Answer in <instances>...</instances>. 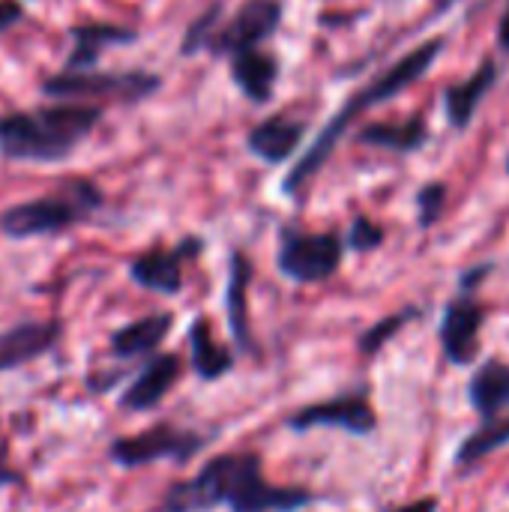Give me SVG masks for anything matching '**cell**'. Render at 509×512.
<instances>
[{"label":"cell","mask_w":509,"mask_h":512,"mask_svg":"<svg viewBox=\"0 0 509 512\" xmlns=\"http://www.w3.org/2000/svg\"><path fill=\"white\" fill-rule=\"evenodd\" d=\"M498 48H501L504 54H509V0L504 15H501V24H498Z\"/></svg>","instance_id":"30"},{"label":"cell","mask_w":509,"mask_h":512,"mask_svg":"<svg viewBox=\"0 0 509 512\" xmlns=\"http://www.w3.org/2000/svg\"><path fill=\"white\" fill-rule=\"evenodd\" d=\"M357 141L366 147H381L390 153H414L429 141V126L423 117H405V120H381L366 123L357 132Z\"/></svg>","instance_id":"21"},{"label":"cell","mask_w":509,"mask_h":512,"mask_svg":"<svg viewBox=\"0 0 509 512\" xmlns=\"http://www.w3.org/2000/svg\"><path fill=\"white\" fill-rule=\"evenodd\" d=\"M381 243H384V228H381L378 222H372V219H366V216L354 219V225H351V231H348V246H351V249H357V252H372V249H378Z\"/></svg>","instance_id":"27"},{"label":"cell","mask_w":509,"mask_h":512,"mask_svg":"<svg viewBox=\"0 0 509 512\" xmlns=\"http://www.w3.org/2000/svg\"><path fill=\"white\" fill-rule=\"evenodd\" d=\"M207 447V438L180 426H150L138 435H123L117 441H111L108 456L120 465V468H141V465H153V462H189L195 459L201 450Z\"/></svg>","instance_id":"7"},{"label":"cell","mask_w":509,"mask_h":512,"mask_svg":"<svg viewBox=\"0 0 509 512\" xmlns=\"http://www.w3.org/2000/svg\"><path fill=\"white\" fill-rule=\"evenodd\" d=\"M468 399L483 420L509 414V363L501 360L483 363L468 384Z\"/></svg>","instance_id":"20"},{"label":"cell","mask_w":509,"mask_h":512,"mask_svg":"<svg viewBox=\"0 0 509 512\" xmlns=\"http://www.w3.org/2000/svg\"><path fill=\"white\" fill-rule=\"evenodd\" d=\"M249 282H252V261L243 252H234L231 267H228L225 312H228V327L234 333V342L243 351L255 348V339H252V330H249Z\"/></svg>","instance_id":"17"},{"label":"cell","mask_w":509,"mask_h":512,"mask_svg":"<svg viewBox=\"0 0 509 512\" xmlns=\"http://www.w3.org/2000/svg\"><path fill=\"white\" fill-rule=\"evenodd\" d=\"M315 501L300 486H276L264 477L255 453H225L210 459L192 480L174 483L156 512H297Z\"/></svg>","instance_id":"1"},{"label":"cell","mask_w":509,"mask_h":512,"mask_svg":"<svg viewBox=\"0 0 509 512\" xmlns=\"http://www.w3.org/2000/svg\"><path fill=\"white\" fill-rule=\"evenodd\" d=\"M390 512H438V498H420V501H411V504H402Z\"/></svg>","instance_id":"29"},{"label":"cell","mask_w":509,"mask_h":512,"mask_svg":"<svg viewBox=\"0 0 509 512\" xmlns=\"http://www.w3.org/2000/svg\"><path fill=\"white\" fill-rule=\"evenodd\" d=\"M201 252V240L189 237L183 243H177L174 249H150L141 252L132 264H129V276L135 285H141L144 291L153 294H165L174 297L183 291V264L189 258H195Z\"/></svg>","instance_id":"10"},{"label":"cell","mask_w":509,"mask_h":512,"mask_svg":"<svg viewBox=\"0 0 509 512\" xmlns=\"http://www.w3.org/2000/svg\"><path fill=\"white\" fill-rule=\"evenodd\" d=\"M345 255V243L339 234H312V231H297V228H282L279 234V252L276 264L282 276L300 282V285H315L327 282Z\"/></svg>","instance_id":"6"},{"label":"cell","mask_w":509,"mask_h":512,"mask_svg":"<svg viewBox=\"0 0 509 512\" xmlns=\"http://www.w3.org/2000/svg\"><path fill=\"white\" fill-rule=\"evenodd\" d=\"M444 207H447V186L444 183H426L417 192V213H420L423 228H432L441 219Z\"/></svg>","instance_id":"26"},{"label":"cell","mask_w":509,"mask_h":512,"mask_svg":"<svg viewBox=\"0 0 509 512\" xmlns=\"http://www.w3.org/2000/svg\"><path fill=\"white\" fill-rule=\"evenodd\" d=\"M222 15H225L222 3H210V6L186 27L183 42H180V54H183V57H192V54H198V51H207L210 42L216 39L219 27H222Z\"/></svg>","instance_id":"24"},{"label":"cell","mask_w":509,"mask_h":512,"mask_svg":"<svg viewBox=\"0 0 509 512\" xmlns=\"http://www.w3.org/2000/svg\"><path fill=\"white\" fill-rule=\"evenodd\" d=\"M189 351H192V369L201 381H216L228 375L234 366V354L222 342H216L207 318H195V324L189 327Z\"/></svg>","instance_id":"22"},{"label":"cell","mask_w":509,"mask_h":512,"mask_svg":"<svg viewBox=\"0 0 509 512\" xmlns=\"http://www.w3.org/2000/svg\"><path fill=\"white\" fill-rule=\"evenodd\" d=\"M180 357L177 354H159L153 357L138 375L135 381L126 387V393L120 396V408L123 411H153L168 393L171 387L180 381Z\"/></svg>","instance_id":"14"},{"label":"cell","mask_w":509,"mask_h":512,"mask_svg":"<svg viewBox=\"0 0 509 512\" xmlns=\"http://www.w3.org/2000/svg\"><path fill=\"white\" fill-rule=\"evenodd\" d=\"M138 33L132 27H120V24H108V21H84L78 27H72V54L66 60V69H75V72H84L90 69L99 54L108 48V45H123V42H132Z\"/></svg>","instance_id":"18"},{"label":"cell","mask_w":509,"mask_h":512,"mask_svg":"<svg viewBox=\"0 0 509 512\" xmlns=\"http://www.w3.org/2000/svg\"><path fill=\"white\" fill-rule=\"evenodd\" d=\"M447 39L444 36H435V39H426L423 45H417L414 51H408L405 57H399L396 63H390L384 72H378L369 84H363L360 90H354L348 96V102L342 108H336V114L327 120V126L315 135V141L309 144V150L297 159V165L285 174L282 180V192L285 195H297L321 168L324 162L330 159V153L336 150V144L342 141V135L351 129V123L366 114L369 108L375 105H384L390 99H396L402 90H408L411 84H417L429 69L432 63L441 57Z\"/></svg>","instance_id":"2"},{"label":"cell","mask_w":509,"mask_h":512,"mask_svg":"<svg viewBox=\"0 0 509 512\" xmlns=\"http://www.w3.org/2000/svg\"><path fill=\"white\" fill-rule=\"evenodd\" d=\"M15 480H18V474L6 468V444L0 441V486H6V483H15Z\"/></svg>","instance_id":"31"},{"label":"cell","mask_w":509,"mask_h":512,"mask_svg":"<svg viewBox=\"0 0 509 512\" xmlns=\"http://www.w3.org/2000/svg\"><path fill=\"white\" fill-rule=\"evenodd\" d=\"M99 120L102 108L84 102L3 114L0 153L18 162H60L96 129Z\"/></svg>","instance_id":"3"},{"label":"cell","mask_w":509,"mask_h":512,"mask_svg":"<svg viewBox=\"0 0 509 512\" xmlns=\"http://www.w3.org/2000/svg\"><path fill=\"white\" fill-rule=\"evenodd\" d=\"M279 21H282L279 0H243L240 9L219 27L207 51L213 57H234L240 51H252L279 30Z\"/></svg>","instance_id":"8"},{"label":"cell","mask_w":509,"mask_h":512,"mask_svg":"<svg viewBox=\"0 0 509 512\" xmlns=\"http://www.w3.org/2000/svg\"><path fill=\"white\" fill-rule=\"evenodd\" d=\"M306 129L309 126L303 120L291 117V114H273V117H267V120H261L258 126L249 129L246 150L255 159L267 162V165H282L300 150V144L306 138Z\"/></svg>","instance_id":"13"},{"label":"cell","mask_w":509,"mask_h":512,"mask_svg":"<svg viewBox=\"0 0 509 512\" xmlns=\"http://www.w3.org/2000/svg\"><path fill=\"white\" fill-rule=\"evenodd\" d=\"M231 81L237 84V90L252 102V105H267L276 81H279V60L270 51L252 48V51H240L231 57Z\"/></svg>","instance_id":"15"},{"label":"cell","mask_w":509,"mask_h":512,"mask_svg":"<svg viewBox=\"0 0 509 512\" xmlns=\"http://www.w3.org/2000/svg\"><path fill=\"white\" fill-rule=\"evenodd\" d=\"M375 408L363 393L351 396H336L327 402H315L300 408L297 414L288 417V426L294 432H309V429H342L348 435H369L375 432Z\"/></svg>","instance_id":"9"},{"label":"cell","mask_w":509,"mask_h":512,"mask_svg":"<svg viewBox=\"0 0 509 512\" xmlns=\"http://www.w3.org/2000/svg\"><path fill=\"white\" fill-rule=\"evenodd\" d=\"M63 336L60 321H24L0 333V372L21 369L48 354Z\"/></svg>","instance_id":"12"},{"label":"cell","mask_w":509,"mask_h":512,"mask_svg":"<svg viewBox=\"0 0 509 512\" xmlns=\"http://www.w3.org/2000/svg\"><path fill=\"white\" fill-rule=\"evenodd\" d=\"M509 444V414L495 417V420H483L480 429H474L459 453H456V471H474L483 459H489L492 453H498L501 447Z\"/></svg>","instance_id":"23"},{"label":"cell","mask_w":509,"mask_h":512,"mask_svg":"<svg viewBox=\"0 0 509 512\" xmlns=\"http://www.w3.org/2000/svg\"><path fill=\"white\" fill-rule=\"evenodd\" d=\"M507 174H509V153H507Z\"/></svg>","instance_id":"32"},{"label":"cell","mask_w":509,"mask_h":512,"mask_svg":"<svg viewBox=\"0 0 509 512\" xmlns=\"http://www.w3.org/2000/svg\"><path fill=\"white\" fill-rule=\"evenodd\" d=\"M417 315H420L417 309H405V312H396V315H390V318H381L378 324H372V327L360 336V351L369 354V357L378 354V351H381V348H384V345H387L411 318H417Z\"/></svg>","instance_id":"25"},{"label":"cell","mask_w":509,"mask_h":512,"mask_svg":"<svg viewBox=\"0 0 509 512\" xmlns=\"http://www.w3.org/2000/svg\"><path fill=\"white\" fill-rule=\"evenodd\" d=\"M102 207V192L90 180H66L51 195L6 207L0 213V231L12 240L48 237L78 222H87Z\"/></svg>","instance_id":"4"},{"label":"cell","mask_w":509,"mask_h":512,"mask_svg":"<svg viewBox=\"0 0 509 512\" xmlns=\"http://www.w3.org/2000/svg\"><path fill=\"white\" fill-rule=\"evenodd\" d=\"M483 321H486V309L471 291H462L456 300H450L441 318V348L450 363L465 366L477 357Z\"/></svg>","instance_id":"11"},{"label":"cell","mask_w":509,"mask_h":512,"mask_svg":"<svg viewBox=\"0 0 509 512\" xmlns=\"http://www.w3.org/2000/svg\"><path fill=\"white\" fill-rule=\"evenodd\" d=\"M21 15H24V9H21L18 0H0V33L9 30Z\"/></svg>","instance_id":"28"},{"label":"cell","mask_w":509,"mask_h":512,"mask_svg":"<svg viewBox=\"0 0 509 512\" xmlns=\"http://www.w3.org/2000/svg\"><path fill=\"white\" fill-rule=\"evenodd\" d=\"M498 84V63L492 57H486L477 72L459 84H453L447 93H444V111H447V120L453 129H468L471 120L477 117V108L480 102L486 99V93Z\"/></svg>","instance_id":"16"},{"label":"cell","mask_w":509,"mask_h":512,"mask_svg":"<svg viewBox=\"0 0 509 512\" xmlns=\"http://www.w3.org/2000/svg\"><path fill=\"white\" fill-rule=\"evenodd\" d=\"M171 327H174V318L168 312L138 318V321H132V324H126V327H120V330L111 333V342H108L111 345V354L117 360L147 357V354H153L165 342V336L171 333Z\"/></svg>","instance_id":"19"},{"label":"cell","mask_w":509,"mask_h":512,"mask_svg":"<svg viewBox=\"0 0 509 512\" xmlns=\"http://www.w3.org/2000/svg\"><path fill=\"white\" fill-rule=\"evenodd\" d=\"M162 78L153 72H75L63 69L42 81V90L54 99H123L138 102L159 90Z\"/></svg>","instance_id":"5"}]
</instances>
